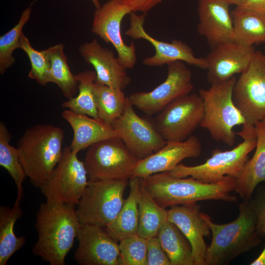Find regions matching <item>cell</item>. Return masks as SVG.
Returning a JSON list of instances; mask_svg holds the SVG:
<instances>
[{
  "mask_svg": "<svg viewBox=\"0 0 265 265\" xmlns=\"http://www.w3.org/2000/svg\"><path fill=\"white\" fill-rule=\"evenodd\" d=\"M238 208L237 218L223 224L213 222L209 215L202 212L212 235L211 244L207 246L206 265H228L260 244L261 237L256 229L257 218L252 198L243 200Z\"/></svg>",
  "mask_w": 265,
  "mask_h": 265,
  "instance_id": "cell-3",
  "label": "cell"
},
{
  "mask_svg": "<svg viewBox=\"0 0 265 265\" xmlns=\"http://www.w3.org/2000/svg\"><path fill=\"white\" fill-rule=\"evenodd\" d=\"M128 184L129 180H88L76 207L80 223L106 227L122 207Z\"/></svg>",
  "mask_w": 265,
  "mask_h": 265,
  "instance_id": "cell-7",
  "label": "cell"
},
{
  "mask_svg": "<svg viewBox=\"0 0 265 265\" xmlns=\"http://www.w3.org/2000/svg\"><path fill=\"white\" fill-rule=\"evenodd\" d=\"M76 206L47 201L40 204L35 223L38 238L32 247L34 255L51 265L66 264L80 225Z\"/></svg>",
  "mask_w": 265,
  "mask_h": 265,
  "instance_id": "cell-1",
  "label": "cell"
},
{
  "mask_svg": "<svg viewBox=\"0 0 265 265\" xmlns=\"http://www.w3.org/2000/svg\"><path fill=\"white\" fill-rule=\"evenodd\" d=\"M138 210L137 234L146 239L158 236L162 224L168 219L167 210L159 205L142 185Z\"/></svg>",
  "mask_w": 265,
  "mask_h": 265,
  "instance_id": "cell-30",
  "label": "cell"
},
{
  "mask_svg": "<svg viewBox=\"0 0 265 265\" xmlns=\"http://www.w3.org/2000/svg\"><path fill=\"white\" fill-rule=\"evenodd\" d=\"M93 90L99 119L111 125L123 114L127 97L121 89L96 82Z\"/></svg>",
  "mask_w": 265,
  "mask_h": 265,
  "instance_id": "cell-29",
  "label": "cell"
},
{
  "mask_svg": "<svg viewBox=\"0 0 265 265\" xmlns=\"http://www.w3.org/2000/svg\"><path fill=\"white\" fill-rule=\"evenodd\" d=\"M202 151L200 140L194 135L182 141H167L165 145L150 156L138 161L132 177L145 178L165 171H170L181 161L198 158Z\"/></svg>",
  "mask_w": 265,
  "mask_h": 265,
  "instance_id": "cell-19",
  "label": "cell"
},
{
  "mask_svg": "<svg viewBox=\"0 0 265 265\" xmlns=\"http://www.w3.org/2000/svg\"><path fill=\"white\" fill-rule=\"evenodd\" d=\"M130 10L116 0H109L96 9L92 23V32L115 48L118 58L127 69H132L137 57L133 42L126 45L121 35V23Z\"/></svg>",
  "mask_w": 265,
  "mask_h": 265,
  "instance_id": "cell-15",
  "label": "cell"
},
{
  "mask_svg": "<svg viewBox=\"0 0 265 265\" xmlns=\"http://www.w3.org/2000/svg\"><path fill=\"white\" fill-rule=\"evenodd\" d=\"M31 6L25 9L21 15L18 23L9 31L0 37V74L2 75L11 66L15 59L12 54L20 49L23 29L30 19Z\"/></svg>",
  "mask_w": 265,
  "mask_h": 265,
  "instance_id": "cell-33",
  "label": "cell"
},
{
  "mask_svg": "<svg viewBox=\"0 0 265 265\" xmlns=\"http://www.w3.org/2000/svg\"><path fill=\"white\" fill-rule=\"evenodd\" d=\"M197 31L212 48L234 42L233 19L229 4L224 0H198Z\"/></svg>",
  "mask_w": 265,
  "mask_h": 265,
  "instance_id": "cell-20",
  "label": "cell"
},
{
  "mask_svg": "<svg viewBox=\"0 0 265 265\" xmlns=\"http://www.w3.org/2000/svg\"><path fill=\"white\" fill-rule=\"evenodd\" d=\"M127 7L131 12H140L147 14L163 0H116Z\"/></svg>",
  "mask_w": 265,
  "mask_h": 265,
  "instance_id": "cell-38",
  "label": "cell"
},
{
  "mask_svg": "<svg viewBox=\"0 0 265 265\" xmlns=\"http://www.w3.org/2000/svg\"><path fill=\"white\" fill-rule=\"evenodd\" d=\"M61 116L73 130V137L70 146L75 153H78L98 142L118 137L111 125L100 119L69 109L64 110Z\"/></svg>",
  "mask_w": 265,
  "mask_h": 265,
  "instance_id": "cell-22",
  "label": "cell"
},
{
  "mask_svg": "<svg viewBox=\"0 0 265 265\" xmlns=\"http://www.w3.org/2000/svg\"><path fill=\"white\" fill-rule=\"evenodd\" d=\"M193 88L191 71L183 61H176L167 65V77L162 83L150 92L132 93L128 98L133 106L153 115L176 98L190 94Z\"/></svg>",
  "mask_w": 265,
  "mask_h": 265,
  "instance_id": "cell-12",
  "label": "cell"
},
{
  "mask_svg": "<svg viewBox=\"0 0 265 265\" xmlns=\"http://www.w3.org/2000/svg\"><path fill=\"white\" fill-rule=\"evenodd\" d=\"M228 4H235L237 6H239L243 3L246 0H224Z\"/></svg>",
  "mask_w": 265,
  "mask_h": 265,
  "instance_id": "cell-41",
  "label": "cell"
},
{
  "mask_svg": "<svg viewBox=\"0 0 265 265\" xmlns=\"http://www.w3.org/2000/svg\"><path fill=\"white\" fill-rule=\"evenodd\" d=\"M236 133L243 141L233 149H214L211 157L199 165L187 166L180 163L169 171L170 174L179 178L191 177L206 183L219 182L226 176L237 178L249 159L248 155L255 149L257 138L254 126H242L241 131Z\"/></svg>",
  "mask_w": 265,
  "mask_h": 265,
  "instance_id": "cell-6",
  "label": "cell"
},
{
  "mask_svg": "<svg viewBox=\"0 0 265 265\" xmlns=\"http://www.w3.org/2000/svg\"><path fill=\"white\" fill-rule=\"evenodd\" d=\"M130 193L114 220L106 227L118 241L137 234L139 221L138 203L142 185L140 178L132 177L129 180Z\"/></svg>",
  "mask_w": 265,
  "mask_h": 265,
  "instance_id": "cell-24",
  "label": "cell"
},
{
  "mask_svg": "<svg viewBox=\"0 0 265 265\" xmlns=\"http://www.w3.org/2000/svg\"><path fill=\"white\" fill-rule=\"evenodd\" d=\"M91 1L93 3L96 9H98L101 7V4L99 0H91Z\"/></svg>",
  "mask_w": 265,
  "mask_h": 265,
  "instance_id": "cell-42",
  "label": "cell"
},
{
  "mask_svg": "<svg viewBox=\"0 0 265 265\" xmlns=\"http://www.w3.org/2000/svg\"><path fill=\"white\" fill-rule=\"evenodd\" d=\"M64 47L62 43H59L46 50L49 62L48 81L56 84L63 95L70 99L77 92L78 82L70 70Z\"/></svg>",
  "mask_w": 265,
  "mask_h": 265,
  "instance_id": "cell-26",
  "label": "cell"
},
{
  "mask_svg": "<svg viewBox=\"0 0 265 265\" xmlns=\"http://www.w3.org/2000/svg\"><path fill=\"white\" fill-rule=\"evenodd\" d=\"M11 135L5 124L0 122V165L4 167L14 180L17 196L14 205H20L24 196L23 183L26 177L20 162L18 150L9 143Z\"/></svg>",
  "mask_w": 265,
  "mask_h": 265,
  "instance_id": "cell-31",
  "label": "cell"
},
{
  "mask_svg": "<svg viewBox=\"0 0 265 265\" xmlns=\"http://www.w3.org/2000/svg\"><path fill=\"white\" fill-rule=\"evenodd\" d=\"M70 146L63 148L61 159L40 187L47 201L75 205L79 203L88 185V178L84 162Z\"/></svg>",
  "mask_w": 265,
  "mask_h": 265,
  "instance_id": "cell-9",
  "label": "cell"
},
{
  "mask_svg": "<svg viewBox=\"0 0 265 265\" xmlns=\"http://www.w3.org/2000/svg\"><path fill=\"white\" fill-rule=\"evenodd\" d=\"M197 203L175 205L167 210V219L174 223L189 241L195 265H206L207 246L204 238L211 231Z\"/></svg>",
  "mask_w": 265,
  "mask_h": 265,
  "instance_id": "cell-18",
  "label": "cell"
},
{
  "mask_svg": "<svg viewBox=\"0 0 265 265\" xmlns=\"http://www.w3.org/2000/svg\"><path fill=\"white\" fill-rule=\"evenodd\" d=\"M236 7L255 14L265 19V0H246Z\"/></svg>",
  "mask_w": 265,
  "mask_h": 265,
  "instance_id": "cell-39",
  "label": "cell"
},
{
  "mask_svg": "<svg viewBox=\"0 0 265 265\" xmlns=\"http://www.w3.org/2000/svg\"><path fill=\"white\" fill-rule=\"evenodd\" d=\"M146 16V13L138 15L135 12H131L130 27L125 32L126 35L133 39L146 40L154 47V55L142 60L144 65L158 67L176 61H182L189 65L207 69V64L205 58L196 57L192 48L185 42L177 39H174L171 42H164L149 35L144 28Z\"/></svg>",
  "mask_w": 265,
  "mask_h": 265,
  "instance_id": "cell-14",
  "label": "cell"
},
{
  "mask_svg": "<svg viewBox=\"0 0 265 265\" xmlns=\"http://www.w3.org/2000/svg\"><path fill=\"white\" fill-rule=\"evenodd\" d=\"M20 49L27 55L31 64L28 73L29 78L36 80L40 85H46L48 83L49 62L46 50L39 51L31 45L28 39L23 34Z\"/></svg>",
  "mask_w": 265,
  "mask_h": 265,
  "instance_id": "cell-35",
  "label": "cell"
},
{
  "mask_svg": "<svg viewBox=\"0 0 265 265\" xmlns=\"http://www.w3.org/2000/svg\"><path fill=\"white\" fill-rule=\"evenodd\" d=\"M231 13L235 42L247 47L265 43V19L237 7Z\"/></svg>",
  "mask_w": 265,
  "mask_h": 265,
  "instance_id": "cell-27",
  "label": "cell"
},
{
  "mask_svg": "<svg viewBox=\"0 0 265 265\" xmlns=\"http://www.w3.org/2000/svg\"><path fill=\"white\" fill-rule=\"evenodd\" d=\"M63 129L52 124H37L26 129L18 142L20 162L26 176L40 188L50 177L63 154Z\"/></svg>",
  "mask_w": 265,
  "mask_h": 265,
  "instance_id": "cell-4",
  "label": "cell"
},
{
  "mask_svg": "<svg viewBox=\"0 0 265 265\" xmlns=\"http://www.w3.org/2000/svg\"><path fill=\"white\" fill-rule=\"evenodd\" d=\"M158 237L172 265H195L190 243L174 223L165 221Z\"/></svg>",
  "mask_w": 265,
  "mask_h": 265,
  "instance_id": "cell-25",
  "label": "cell"
},
{
  "mask_svg": "<svg viewBox=\"0 0 265 265\" xmlns=\"http://www.w3.org/2000/svg\"><path fill=\"white\" fill-rule=\"evenodd\" d=\"M203 116L201 97L199 94H189L165 106L157 114L154 124L165 140L182 141L200 126Z\"/></svg>",
  "mask_w": 265,
  "mask_h": 265,
  "instance_id": "cell-11",
  "label": "cell"
},
{
  "mask_svg": "<svg viewBox=\"0 0 265 265\" xmlns=\"http://www.w3.org/2000/svg\"><path fill=\"white\" fill-rule=\"evenodd\" d=\"M147 265H172L158 236L147 239Z\"/></svg>",
  "mask_w": 265,
  "mask_h": 265,
  "instance_id": "cell-36",
  "label": "cell"
},
{
  "mask_svg": "<svg viewBox=\"0 0 265 265\" xmlns=\"http://www.w3.org/2000/svg\"><path fill=\"white\" fill-rule=\"evenodd\" d=\"M140 178L142 186L153 199L165 209L204 200L228 202L238 200L236 196L230 194L235 190L236 179L230 176L213 183H204L191 177H175L169 171Z\"/></svg>",
  "mask_w": 265,
  "mask_h": 265,
  "instance_id": "cell-2",
  "label": "cell"
},
{
  "mask_svg": "<svg viewBox=\"0 0 265 265\" xmlns=\"http://www.w3.org/2000/svg\"><path fill=\"white\" fill-rule=\"evenodd\" d=\"M250 265H265V246L260 255L252 262Z\"/></svg>",
  "mask_w": 265,
  "mask_h": 265,
  "instance_id": "cell-40",
  "label": "cell"
},
{
  "mask_svg": "<svg viewBox=\"0 0 265 265\" xmlns=\"http://www.w3.org/2000/svg\"><path fill=\"white\" fill-rule=\"evenodd\" d=\"M252 200L256 215L257 231L262 237L265 236V187L258 192Z\"/></svg>",
  "mask_w": 265,
  "mask_h": 265,
  "instance_id": "cell-37",
  "label": "cell"
},
{
  "mask_svg": "<svg viewBox=\"0 0 265 265\" xmlns=\"http://www.w3.org/2000/svg\"><path fill=\"white\" fill-rule=\"evenodd\" d=\"M23 215L19 206L0 207V265H5L9 258L25 245L26 239L14 233L16 221Z\"/></svg>",
  "mask_w": 265,
  "mask_h": 265,
  "instance_id": "cell-28",
  "label": "cell"
},
{
  "mask_svg": "<svg viewBox=\"0 0 265 265\" xmlns=\"http://www.w3.org/2000/svg\"><path fill=\"white\" fill-rule=\"evenodd\" d=\"M111 126L117 136L139 160L158 152L167 141L154 124L137 114L128 97L123 114Z\"/></svg>",
  "mask_w": 265,
  "mask_h": 265,
  "instance_id": "cell-13",
  "label": "cell"
},
{
  "mask_svg": "<svg viewBox=\"0 0 265 265\" xmlns=\"http://www.w3.org/2000/svg\"><path fill=\"white\" fill-rule=\"evenodd\" d=\"M139 160L117 137L89 147L83 162L88 180H121L132 176Z\"/></svg>",
  "mask_w": 265,
  "mask_h": 265,
  "instance_id": "cell-8",
  "label": "cell"
},
{
  "mask_svg": "<svg viewBox=\"0 0 265 265\" xmlns=\"http://www.w3.org/2000/svg\"><path fill=\"white\" fill-rule=\"evenodd\" d=\"M74 256L80 265H120L119 243L106 227L80 223Z\"/></svg>",
  "mask_w": 265,
  "mask_h": 265,
  "instance_id": "cell-16",
  "label": "cell"
},
{
  "mask_svg": "<svg viewBox=\"0 0 265 265\" xmlns=\"http://www.w3.org/2000/svg\"><path fill=\"white\" fill-rule=\"evenodd\" d=\"M237 80L234 77L211 84L208 89H200L199 94L204 105V116L200 126L209 131L215 141L229 147L236 141L235 127L244 125L245 119L234 104L233 90Z\"/></svg>",
  "mask_w": 265,
  "mask_h": 265,
  "instance_id": "cell-5",
  "label": "cell"
},
{
  "mask_svg": "<svg viewBox=\"0 0 265 265\" xmlns=\"http://www.w3.org/2000/svg\"><path fill=\"white\" fill-rule=\"evenodd\" d=\"M76 78L78 82V94L62 103V107L68 108L75 113L99 119L93 90L96 78V72L86 70L77 74Z\"/></svg>",
  "mask_w": 265,
  "mask_h": 265,
  "instance_id": "cell-32",
  "label": "cell"
},
{
  "mask_svg": "<svg viewBox=\"0 0 265 265\" xmlns=\"http://www.w3.org/2000/svg\"><path fill=\"white\" fill-rule=\"evenodd\" d=\"M147 239L137 234L121 239L120 265H147Z\"/></svg>",
  "mask_w": 265,
  "mask_h": 265,
  "instance_id": "cell-34",
  "label": "cell"
},
{
  "mask_svg": "<svg viewBox=\"0 0 265 265\" xmlns=\"http://www.w3.org/2000/svg\"><path fill=\"white\" fill-rule=\"evenodd\" d=\"M254 130L255 153L235 181L234 190L243 200L250 199L258 185L265 181V118L255 124Z\"/></svg>",
  "mask_w": 265,
  "mask_h": 265,
  "instance_id": "cell-23",
  "label": "cell"
},
{
  "mask_svg": "<svg viewBox=\"0 0 265 265\" xmlns=\"http://www.w3.org/2000/svg\"><path fill=\"white\" fill-rule=\"evenodd\" d=\"M235 105L247 127L265 118V54L255 51L247 68L236 80L233 90Z\"/></svg>",
  "mask_w": 265,
  "mask_h": 265,
  "instance_id": "cell-10",
  "label": "cell"
},
{
  "mask_svg": "<svg viewBox=\"0 0 265 265\" xmlns=\"http://www.w3.org/2000/svg\"><path fill=\"white\" fill-rule=\"evenodd\" d=\"M255 50L235 42L214 48L204 57L207 64V80L212 84L227 80L241 74L248 67Z\"/></svg>",
  "mask_w": 265,
  "mask_h": 265,
  "instance_id": "cell-17",
  "label": "cell"
},
{
  "mask_svg": "<svg viewBox=\"0 0 265 265\" xmlns=\"http://www.w3.org/2000/svg\"><path fill=\"white\" fill-rule=\"evenodd\" d=\"M79 51L84 60L94 68L95 82L122 90L130 83L127 69L112 51L101 46L96 39L81 45Z\"/></svg>",
  "mask_w": 265,
  "mask_h": 265,
  "instance_id": "cell-21",
  "label": "cell"
}]
</instances>
